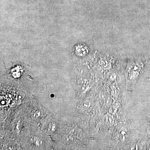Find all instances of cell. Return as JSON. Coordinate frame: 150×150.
Returning <instances> with one entry per match:
<instances>
[]
</instances>
